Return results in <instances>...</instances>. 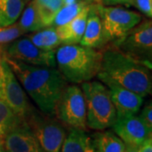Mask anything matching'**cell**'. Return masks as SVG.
Returning <instances> with one entry per match:
<instances>
[{"mask_svg": "<svg viewBox=\"0 0 152 152\" xmlns=\"http://www.w3.org/2000/svg\"><path fill=\"white\" fill-rule=\"evenodd\" d=\"M102 51L101 67L96 77L103 84L113 83L130 90L142 97L152 91L151 68L122 52L113 44Z\"/></svg>", "mask_w": 152, "mask_h": 152, "instance_id": "obj_1", "label": "cell"}, {"mask_svg": "<svg viewBox=\"0 0 152 152\" xmlns=\"http://www.w3.org/2000/svg\"><path fill=\"white\" fill-rule=\"evenodd\" d=\"M18 80L38 109L45 114L53 115L58 99L68 86V81L57 68L29 65L5 57Z\"/></svg>", "mask_w": 152, "mask_h": 152, "instance_id": "obj_2", "label": "cell"}, {"mask_svg": "<svg viewBox=\"0 0 152 152\" xmlns=\"http://www.w3.org/2000/svg\"><path fill=\"white\" fill-rule=\"evenodd\" d=\"M55 58L56 68L67 81L82 84L97 75L102 51L80 44H64L56 49Z\"/></svg>", "mask_w": 152, "mask_h": 152, "instance_id": "obj_3", "label": "cell"}, {"mask_svg": "<svg viewBox=\"0 0 152 152\" xmlns=\"http://www.w3.org/2000/svg\"><path fill=\"white\" fill-rule=\"evenodd\" d=\"M80 88L86 102L87 128L96 131L112 128L117 113L107 86L101 81L90 80L82 83Z\"/></svg>", "mask_w": 152, "mask_h": 152, "instance_id": "obj_4", "label": "cell"}, {"mask_svg": "<svg viewBox=\"0 0 152 152\" xmlns=\"http://www.w3.org/2000/svg\"><path fill=\"white\" fill-rule=\"evenodd\" d=\"M24 121L37 138L42 152H60L68 128L54 115L45 114L34 107Z\"/></svg>", "mask_w": 152, "mask_h": 152, "instance_id": "obj_5", "label": "cell"}, {"mask_svg": "<svg viewBox=\"0 0 152 152\" xmlns=\"http://www.w3.org/2000/svg\"><path fill=\"white\" fill-rule=\"evenodd\" d=\"M96 4L102 22L103 32L107 44L123 38L128 31L143 20L140 13L121 6H106Z\"/></svg>", "mask_w": 152, "mask_h": 152, "instance_id": "obj_6", "label": "cell"}, {"mask_svg": "<svg viewBox=\"0 0 152 152\" xmlns=\"http://www.w3.org/2000/svg\"><path fill=\"white\" fill-rule=\"evenodd\" d=\"M53 115L68 129L87 131L86 108L81 88L68 85L55 106Z\"/></svg>", "mask_w": 152, "mask_h": 152, "instance_id": "obj_7", "label": "cell"}, {"mask_svg": "<svg viewBox=\"0 0 152 152\" xmlns=\"http://www.w3.org/2000/svg\"><path fill=\"white\" fill-rule=\"evenodd\" d=\"M122 52L151 68L152 22L142 20L123 38L112 42Z\"/></svg>", "mask_w": 152, "mask_h": 152, "instance_id": "obj_8", "label": "cell"}, {"mask_svg": "<svg viewBox=\"0 0 152 152\" xmlns=\"http://www.w3.org/2000/svg\"><path fill=\"white\" fill-rule=\"evenodd\" d=\"M0 99L22 120H25L34 108L27 94L4 57L0 69Z\"/></svg>", "mask_w": 152, "mask_h": 152, "instance_id": "obj_9", "label": "cell"}, {"mask_svg": "<svg viewBox=\"0 0 152 152\" xmlns=\"http://www.w3.org/2000/svg\"><path fill=\"white\" fill-rule=\"evenodd\" d=\"M4 55L29 65L56 68L55 51H44L26 37H20L7 46Z\"/></svg>", "mask_w": 152, "mask_h": 152, "instance_id": "obj_10", "label": "cell"}, {"mask_svg": "<svg viewBox=\"0 0 152 152\" xmlns=\"http://www.w3.org/2000/svg\"><path fill=\"white\" fill-rule=\"evenodd\" d=\"M112 128L127 146H140L152 134V129H150L136 114L117 118Z\"/></svg>", "mask_w": 152, "mask_h": 152, "instance_id": "obj_11", "label": "cell"}, {"mask_svg": "<svg viewBox=\"0 0 152 152\" xmlns=\"http://www.w3.org/2000/svg\"><path fill=\"white\" fill-rule=\"evenodd\" d=\"M3 142L6 152H42L37 138L25 121L12 129L4 137Z\"/></svg>", "mask_w": 152, "mask_h": 152, "instance_id": "obj_12", "label": "cell"}, {"mask_svg": "<svg viewBox=\"0 0 152 152\" xmlns=\"http://www.w3.org/2000/svg\"><path fill=\"white\" fill-rule=\"evenodd\" d=\"M104 85L108 88L112 102L116 109L117 118L135 115L139 113L144 102V97L113 83Z\"/></svg>", "mask_w": 152, "mask_h": 152, "instance_id": "obj_13", "label": "cell"}, {"mask_svg": "<svg viewBox=\"0 0 152 152\" xmlns=\"http://www.w3.org/2000/svg\"><path fill=\"white\" fill-rule=\"evenodd\" d=\"M80 44L84 47L99 50L107 44L104 36L102 22L96 10L95 3L90 5L85 32Z\"/></svg>", "mask_w": 152, "mask_h": 152, "instance_id": "obj_14", "label": "cell"}, {"mask_svg": "<svg viewBox=\"0 0 152 152\" xmlns=\"http://www.w3.org/2000/svg\"><path fill=\"white\" fill-rule=\"evenodd\" d=\"M90 5L91 4L85 7L81 12L69 22L61 26L56 27L58 37L60 38L63 45L80 44L85 32Z\"/></svg>", "mask_w": 152, "mask_h": 152, "instance_id": "obj_15", "label": "cell"}, {"mask_svg": "<svg viewBox=\"0 0 152 152\" xmlns=\"http://www.w3.org/2000/svg\"><path fill=\"white\" fill-rule=\"evenodd\" d=\"M60 152H97L94 138L87 131L69 129Z\"/></svg>", "mask_w": 152, "mask_h": 152, "instance_id": "obj_16", "label": "cell"}, {"mask_svg": "<svg viewBox=\"0 0 152 152\" xmlns=\"http://www.w3.org/2000/svg\"><path fill=\"white\" fill-rule=\"evenodd\" d=\"M26 37L35 46L44 51H56V49L63 45L56 27L49 26L35 32L26 34Z\"/></svg>", "mask_w": 152, "mask_h": 152, "instance_id": "obj_17", "label": "cell"}, {"mask_svg": "<svg viewBox=\"0 0 152 152\" xmlns=\"http://www.w3.org/2000/svg\"><path fill=\"white\" fill-rule=\"evenodd\" d=\"M19 19L20 20L18 23L26 35L28 33L37 31L46 27L38 14L33 1H31L26 4Z\"/></svg>", "mask_w": 152, "mask_h": 152, "instance_id": "obj_18", "label": "cell"}, {"mask_svg": "<svg viewBox=\"0 0 152 152\" xmlns=\"http://www.w3.org/2000/svg\"><path fill=\"white\" fill-rule=\"evenodd\" d=\"M103 131V130H102ZM97 152H124L126 145L124 141L112 131L98 132L93 136Z\"/></svg>", "mask_w": 152, "mask_h": 152, "instance_id": "obj_19", "label": "cell"}, {"mask_svg": "<svg viewBox=\"0 0 152 152\" xmlns=\"http://www.w3.org/2000/svg\"><path fill=\"white\" fill-rule=\"evenodd\" d=\"M25 6L24 0H0V26L16 22Z\"/></svg>", "mask_w": 152, "mask_h": 152, "instance_id": "obj_20", "label": "cell"}, {"mask_svg": "<svg viewBox=\"0 0 152 152\" xmlns=\"http://www.w3.org/2000/svg\"><path fill=\"white\" fill-rule=\"evenodd\" d=\"M45 26H51L56 14L63 6V0H32Z\"/></svg>", "mask_w": 152, "mask_h": 152, "instance_id": "obj_21", "label": "cell"}, {"mask_svg": "<svg viewBox=\"0 0 152 152\" xmlns=\"http://www.w3.org/2000/svg\"><path fill=\"white\" fill-rule=\"evenodd\" d=\"M88 4H90L82 0H79L75 4L70 5H63L56 14L51 26L54 27H58L69 22L71 20L77 16L81 12L82 10Z\"/></svg>", "mask_w": 152, "mask_h": 152, "instance_id": "obj_22", "label": "cell"}, {"mask_svg": "<svg viewBox=\"0 0 152 152\" xmlns=\"http://www.w3.org/2000/svg\"><path fill=\"white\" fill-rule=\"evenodd\" d=\"M23 121L0 99V139H4L12 129L21 124Z\"/></svg>", "mask_w": 152, "mask_h": 152, "instance_id": "obj_23", "label": "cell"}, {"mask_svg": "<svg viewBox=\"0 0 152 152\" xmlns=\"http://www.w3.org/2000/svg\"><path fill=\"white\" fill-rule=\"evenodd\" d=\"M24 35L26 34L18 21L7 26H0V49L4 51L7 46Z\"/></svg>", "mask_w": 152, "mask_h": 152, "instance_id": "obj_24", "label": "cell"}, {"mask_svg": "<svg viewBox=\"0 0 152 152\" xmlns=\"http://www.w3.org/2000/svg\"><path fill=\"white\" fill-rule=\"evenodd\" d=\"M129 6L136 8L147 18L152 17V0H133Z\"/></svg>", "mask_w": 152, "mask_h": 152, "instance_id": "obj_25", "label": "cell"}, {"mask_svg": "<svg viewBox=\"0 0 152 152\" xmlns=\"http://www.w3.org/2000/svg\"><path fill=\"white\" fill-rule=\"evenodd\" d=\"M139 118L150 129H152V105L151 102L143 107Z\"/></svg>", "mask_w": 152, "mask_h": 152, "instance_id": "obj_26", "label": "cell"}, {"mask_svg": "<svg viewBox=\"0 0 152 152\" xmlns=\"http://www.w3.org/2000/svg\"><path fill=\"white\" fill-rule=\"evenodd\" d=\"M133 0H101L102 4L106 6H129Z\"/></svg>", "mask_w": 152, "mask_h": 152, "instance_id": "obj_27", "label": "cell"}, {"mask_svg": "<svg viewBox=\"0 0 152 152\" xmlns=\"http://www.w3.org/2000/svg\"><path fill=\"white\" fill-rule=\"evenodd\" d=\"M140 152H152V138L150 137L140 146Z\"/></svg>", "mask_w": 152, "mask_h": 152, "instance_id": "obj_28", "label": "cell"}, {"mask_svg": "<svg viewBox=\"0 0 152 152\" xmlns=\"http://www.w3.org/2000/svg\"><path fill=\"white\" fill-rule=\"evenodd\" d=\"M124 152H140V146L139 147H133V146H127L125 149Z\"/></svg>", "mask_w": 152, "mask_h": 152, "instance_id": "obj_29", "label": "cell"}, {"mask_svg": "<svg viewBox=\"0 0 152 152\" xmlns=\"http://www.w3.org/2000/svg\"><path fill=\"white\" fill-rule=\"evenodd\" d=\"M79 0H63V5H70L73 4H75Z\"/></svg>", "mask_w": 152, "mask_h": 152, "instance_id": "obj_30", "label": "cell"}, {"mask_svg": "<svg viewBox=\"0 0 152 152\" xmlns=\"http://www.w3.org/2000/svg\"><path fill=\"white\" fill-rule=\"evenodd\" d=\"M0 152H6L4 146V142L3 139H0Z\"/></svg>", "mask_w": 152, "mask_h": 152, "instance_id": "obj_31", "label": "cell"}, {"mask_svg": "<svg viewBox=\"0 0 152 152\" xmlns=\"http://www.w3.org/2000/svg\"><path fill=\"white\" fill-rule=\"evenodd\" d=\"M3 59V51L0 49V69H1V62Z\"/></svg>", "mask_w": 152, "mask_h": 152, "instance_id": "obj_32", "label": "cell"}, {"mask_svg": "<svg viewBox=\"0 0 152 152\" xmlns=\"http://www.w3.org/2000/svg\"><path fill=\"white\" fill-rule=\"evenodd\" d=\"M82 1H85L88 4H91V3H94V0H82Z\"/></svg>", "mask_w": 152, "mask_h": 152, "instance_id": "obj_33", "label": "cell"}, {"mask_svg": "<svg viewBox=\"0 0 152 152\" xmlns=\"http://www.w3.org/2000/svg\"><path fill=\"white\" fill-rule=\"evenodd\" d=\"M31 1H32V0H24V2H25V4H28L29 2H31Z\"/></svg>", "mask_w": 152, "mask_h": 152, "instance_id": "obj_34", "label": "cell"}, {"mask_svg": "<svg viewBox=\"0 0 152 152\" xmlns=\"http://www.w3.org/2000/svg\"><path fill=\"white\" fill-rule=\"evenodd\" d=\"M94 3H97V4H100V3H101V0H94Z\"/></svg>", "mask_w": 152, "mask_h": 152, "instance_id": "obj_35", "label": "cell"}]
</instances>
